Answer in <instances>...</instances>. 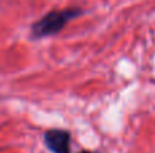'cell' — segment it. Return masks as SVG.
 <instances>
[{
    "mask_svg": "<svg viewBox=\"0 0 155 153\" xmlns=\"http://www.w3.org/2000/svg\"><path fill=\"white\" fill-rule=\"evenodd\" d=\"M79 153H98V152H90V151H82V152H79Z\"/></svg>",
    "mask_w": 155,
    "mask_h": 153,
    "instance_id": "3957f363",
    "label": "cell"
},
{
    "mask_svg": "<svg viewBox=\"0 0 155 153\" xmlns=\"http://www.w3.org/2000/svg\"><path fill=\"white\" fill-rule=\"evenodd\" d=\"M44 142L52 153H71V134L67 130H48L44 134Z\"/></svg>",
    "mask_w": 155,
    "mask_h": 153,
    "instance_id": "7a4b0ae2",
    "label": "cell"
},
{
    "mask_svg": "<svg viewBox=\"0 0 155 153\" xmlns=\"http://www.w3.org/2000/svg\"><path fill=\"white\" fill-rule=\"evenodd\" d=\"M84 11L79 7H68L63 10L49 11L46 15L31 24L30 37L33 39H41L51 35H56L67 26V23L72 19L79 18Z\"/></svg>",
    "mask_w": 155,
    "mask_h": 153,
    "instance_id": "6da1fadb",
    "label": "cell"
}]
</instances>
